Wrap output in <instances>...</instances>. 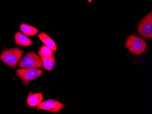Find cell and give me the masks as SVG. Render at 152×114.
<instances>
[{
  "instance_id": "6da1fadb",
  "label": "cell",
  "mask_w": 152,
  "mask_h": 114,
  "mask_svg": "<svg viewBox=\"0 0 152 114\" xmlns=\"http://www.w3.org/2000/svg\"><path fill=\"white\" fill-rule=\"evenodd\" d=\"M23 53V50L18 47L6 49L3 50L0 55V60L8 66L15 68L18 65Z\"/></svg>"
},
{
  "instance_id": "7a4b0ae2",
  "label": "cell",
  "mask_w": 152,
  "mask_h": 114,
  "mask_svg": "<svg viewBox=\"0 0 152 114\" xmlns=\"http://www.w3.org/2000/svg\"><path fill=\"white\" fill-rule=\"evenodd\" d=\"M126 48L135 56L140 55L146 52L147 43L142 38L135 35H131L127 38Z\"/></svg>"
},
{
  "instance_id": "3957f363",
  "label": "cell",
  "mask_w": 152,
  "mask_h": 114,
  "mask_svg": "<svg viewBox=\"0 0 152 114\" xmlns=\"http://www.w3.org/2000/svg\"><path fill=\"white\" fill-rule=\"evenodd\" d=\"M19 67L22 68H43L42 59L33 52L27 53L20 62Z\"/></svg>"
},
{
  "instance_id": "277c9868",
  "label": "cell",
  "mask_w": 152,
  "mask_h": 114,
  "mask_svg": "<svg viewBox=\"0 0 152 114\" xmlns=\"http://www.w3.org/2000/svg\"><path fill=\"white\" fill-rule=\"evenodd\" d=\"M137 32L144 38L152 39V13H148L137 25Z\"/></svg>"
},
{
  "instance_id": "5b68a950",
  "label": "cell",
  "mask_w": 152,
  "mask_h": 114,
  "mask_svg": "<svg viewBox=\"0 0 152 114\" xmlns=\"http://www.w3.org/2000/svg\"><path fill=\"white\" fill-rule=\"evenodd\" d=\"M16 73L25 84H27L34 79L38 78L43 74V71L37 68L17 69Z\"/></svg>"
},
{
  "instance_id": "8992f818",
  "label": "cell",
  "mask_w": 152,
  "mask_h": 114,
  "mask_svg": "<svg viewBox=\"0 0 152 114\" xmlns=\"http://www.w3.org/2000/svg\"><path fill=\"white\" fill-rule=\"evenodd\" d=\"M66 106L64 104L58 101L50 99L41 102L37 106V109L47 110L57 114Z\"/></svg>"
},
{
  "instance_id": "52a82bcc",
  "label": "cell",
  "mask_w": 152,
  "mask_h": 114,
  "mask_svg": "<svg viewBox=\"0 0 152 114\" xmlns=\"http://www.w3.org/2000/svg\"><path fill=\"white\" fill-rule=\"evenodd\" d=\"M38 37L45 46L51 49L53 52H57L58 50L57 44L47 33L44 32H41L38 35Z\"/></svg>"
},
{
  "instance_id": "ba28073f",
  "label": "cell",
  "mask_w": 152,
  "mask_h": 114,
  "mask_svg": "<svg viewBox=\"0 0 152 114\" xmlns=\"http://www.w3.org/2000/svg\"><path fill=\"white\" fill-rule=\"evenodd\" d=\"M15 42L18 46H29L32 45V40L20 31H18L14 36Z\"/></svg>"
},
{
  "instance_id": "9c48e42d",
  "label": "cell",
  "mask_w": 152,
  "mask_h": 114,
  "mask_svg": "<svg viewBox=\"0 0 152 114\" xmlns=\"http://www.w3.org/2000/svg\"><path fill=\"white\" fill-rule=\"evenodd\" d=\"M43 98V96L42 93L30 94H29L27 99L26 103L28 106L31 107L37 106L42 101Z\"/></svg>"
},
{
  "instance_id": "30bf717a",
  "label": "cell",
  "mask_w": 152,
  "mask_h": 114,
  "mask_svg": "<svg viewBox=\"0 0 152 114\" xmlns=\"http://www.w3.org/2000/svg\"><path fill=\"white\" fill-rule=\"evenodd\" d=\"M20 30L24 34L27 36L36 35L39 32V30L33 26L25 24H22L20 25Z\"/></svg>"
},
{
  "instance_id": "8fae6325",
  "label": "cell",
  "mask_w": 152,
  "mask_h": 114,
  "mask_svg": "<svg viewBox=\"0 0 152 114\" xmlns=\"http://www.w3.org/2000/svg\"><path fill=\"white\" fill-rule=\"evenodd\" d=\"M42 63H43V68L48 71H52L53 69L55 64V58L53 55L50 58H42Z\"/></svg>"
},
{
  "instance_id": "7c38bea8",
  "label": "cell",
  "mask_w": 152,
  "mask_h": 114,
  "mask_svg": "<svg viewBox=\"0 0 152 114\" xmlns=\"http://www.w3.org/2000/svg\"><path fill=\"white\" fill-rule=\"evenodd\" d=\"M38 54L41 58H50L53 55V51L47 46H42L38 52Z\"/></svg>"
}]
</instances>
